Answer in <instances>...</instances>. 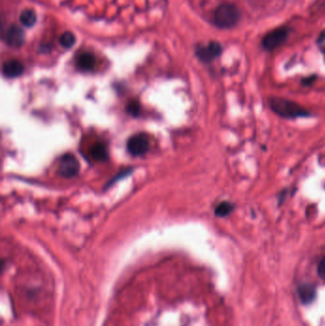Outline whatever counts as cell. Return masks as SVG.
I'll list each match as a JSON object with an SVG mask.
<instances>
[{
	"label": "cell",
	"instance_id": "cell-6",
	"mask_svg": "<svg viewBox=\"0 0 325 326\" xmlns=\"http://www.w3.org/2000/svg\"><path fill=\"white\" fill-rule=\"evenodd\" d=\"M222 48L220 43L212 41L207 46H199L197 49V56L201 61L210 62L215 58L220 57Z\"/></svg>",
	"mask_w": 325,
	"mask_h": 326
},
{
	"label": "cell",
	"instance_id": "cell-15",
	"mask_svg": "<svg viewBox=\"0 0 325 326\" xmlns=\"http://www.w3.org/2000/svg\"><path fill=\"white\" fill-rule=\"evenodd\" d=\"M128 111L130 112V114H132L133 116H137L139 115V113L141 111V108H140V104L136 101H132L130 102L128 105Z\"/></svg>",
	"mask_w": 325,
	"mask_h": 326
},
{
	"label": "cell",
	"instance_id": "cell-14",
	"mask_svg": "<svg viewBox=\"0 0 325 326\" xmlns=\"http://www.w3.org/2000/svg\"><path fill=\"white\" fill-rule=\"evenodd\" d=\"M233 210V205L229 202H222L215 208V215L219 216H225L229 215Z\"/></svg>",
	"mask_w": 325,
	"mask_h": 326
},
{
	"label": "cell",
	"instance_id": "cell-7",
	"mask_svg": "<svg viewBox=\"0 0 325 326\" xmlns=\"http://www.w3.org/2000/svg\"><path fill=\"white\" fill-rule=\"evenodd\" d=\"M5 40L6 43L11 47L18 48L22 46L25 40L24 31L17 25H11L6 32Z\"/></svg>",
	"mask_w": 325,
	"mask_h": 326
},
{
	"label": "cell",
	"instance_id": "cell-3",
	"mask_svg": "<svg viewBox=\"0 0 325 326\" xmlns=\"http://www.w3.org/2000/svg\"><path fill=\"white\" fill-rule=\"evenodd\" d=\"M288 37V30L286 28H278L269 32L262 40V46L267 51H273L283 44Z\"/></svg>",
	"mask_w": 325,
	"mask_h": 326
},
{
	"label": "cell",
	"instance_id": "cell-8",
	"mask_svg": "<svg viewBox=\"0 0 325 326\" xmlns=\"http://www.w3.org/2000/svg\"><path fill=\"white\" fill-rule=\"evenodd\" d=\"M23 70H24V68H23L22 63L16 60L6 61L3 64V69H2L4 75L9 78H14V77L19 76L20 74H22Z\"/></svg>",
	"mask_w": 325,
	"mask_h": 326
},
{
	"label": "cell",
	"instance_id": "cell-16",
	"mask_svg": "<svg viewBox=\"0 0 325 326\" xmlns=\"http://www.w3.org/2000/svg\"><path fill=\"white\" fill-rule=\"evenodd\" d=\"M318 275L319 277L325 281V257L321 260V261L319 262V265L318 268Z\"/></svg>",
	"mask_w": 325,
	"mask_h": 326
},
{
	"label": "cell",
	"instance_id": "cell-2",
	"mask_svg": "<svg viewBox=\"0 0 325 326\" xmlns=\"http://www.w3.org/2000/svg\"><path fill=\"white\" fill-rule=\"evenodd\" d=\"M270 106L273 109L275 113L280 115L283 118H297V117H303L307 116V112L302 108L300 105L289 101L287 99H283L280 97H273L270 99Z\"/></svg>",
	"mask_w": 325,
	"mask_h": 326
},
{
	"label": "cell",
	"instance_id": "cell-10",
	"mask_svg": "<svg viewBox=\"0 0 325 326\" xmlns=\"http://www.w3.org/2000/svg\"><path fill=\"white\" fill-rule=\"evenodd\" d=\"M299 295L304 304H309L316 296V289L313 285L304 283L299 287Z\"/></svg>",
	"mask_w": 325,
	"mask_h": 326
},
{
	"label": "cell",
	"instance_id": "cell-9",
	"mask_svg": "<svg viewBox=\"0 0 325 326\" xmlns=\"http://www.w3.org/2000/svg\"><path fill=\"white\" fill-rule=\"evenodd\" d=\"M76 64H77V67L84 72L92 71L96 67V58L91 52H82V55H79L77 58Z\"/></svg>",
	"mask_w": 325,
	"mask_h": 326
},
{
	"label": "cell",
	"instance_id": "cell-11",
	"mask_svg": "<svg viewBox=\"0 0 325 326\" xmlns=\"http://www.w3.org/2000/svg\"><path fill=\"white\" fill-rule=\"evenodd\" d=\"M91 156L97 161H105L108 157L106 146L101 142H97L92 147Z\"/></svg>",
	"mask_w": 325,
	"mask_h": 326
},
{
	"label": "cell",
	"instance_id": "cell-12",
	"mask_svg": "<svg viewBox=\"0 0 325 326\" xmlns=\"http://www.w3.org/2000/svg\"><path fill=\"white\" fill-rule=\"evenodd\" d=\"M37 14L32 9L24 10L21 13V15H20V17H19L20 23L22 24L23 26H25L27 28L33 27L37 22Z\"/></svg>",
	"mask_w": 325,
	"mask_h": 326
},
{
	"label": "cell",
	"instance_id": "cell-5",
	"mask_svg": "<svg viewBox=\"0 0 325 326\" xmlns=\"http://www.w3.org/2000/svg\"><path fill=\"white\" fill-rule=\"evenodd\" d=\"M79 167V163L74 156L65 155L62 156L59 163V173L63 178H73L77 175Z\"/></svg>",
	"mask_w": 325,
	"mask_h": 326
},
{
	"label": "cell",
	"instance_id": "cell-1",
	"mask_svg": "<svg viewBox=\"0 0 325 326\" xmlns=\"http://www.w3.org/2000/svg\"><path fill=\"white\" fill-rule=\"evenodd\" d=\"M239 20L237 8L229 3H224L215 9L214 22L221 29L233 28Z\"/></svg>",
	"mask_w": 325,
	"mask_h": 326
},
{
	"label": "cell",
	"instance_id": "cell-4",
	"mask_svg": "<svg viewBox=\"0 0 325 326\" xmlns=\"http://www.w3.org/2000/svg\"><path fill=\"white\" fill-rule=\"evenodd\" d=\"M127 148L133 156H142L150 149V141L146 134L137 133L133 135L127 143Z\"/></svg>",
	"mask_w": 325,
	"mask_h": 326
},
{
	"label": "cell",
	"instance_id": "cell-13",
	"mask_svg": "<svg viewBox=\"0 0 325 326\" xmlns=\"http://www.w3.org/2000/svg\"><path fill=\"white\" fill-rule=\"evenodd\" d=\"M75 40H76V39H75V36H74L72 32H70V31L64 32V33L61 35L60 38H59L60 44H61L62 47L66 48V49L72 48V47L74 46V43H75Z\"/></svg>",
	"mask_w": 325,
	"mask_h": 326
}]
</instances>
